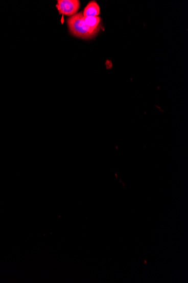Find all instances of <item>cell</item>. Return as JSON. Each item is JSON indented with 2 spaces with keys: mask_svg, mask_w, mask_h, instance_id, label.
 <instances>
[{
  "mask_svg": "<svg viewBox=\"0 0 188 283\" xmlns=\"http://www.w3.org/2000/svg\"><path fill=\"white\" fill-rule=\"evenodd\" d=\"M85 23L86 25L93 31H98L101 30V27L99 26L101 23V18L99 17H85Z\"/></svg>",
  "mask_w": 188,
  "mask_h": 283,
  "instance_id": "4",
  "label": "cell"
},
{
  "mask_svg": "<svg viewBox=\"0 0 188 283\" xmlns=\"http://www.w3.org/2000/svg\"><path fill=\"white\" fill-rule=\"evenodd\" d=\"M67 24L70 33L81 39H91L100 31H93L86 25L82 12L72 16L67 20Z\"/></svg>",
  "mask_w": 188,
  "mask_h": 283,
  "instance_id": "1",
  "label": "cell"
},
{
  "mask_svg": "<svg viewBox=\"0 0 188 283\" xmlns=\"http://www.w3.org/2000/svg\"><path fill=\"white\" fill-rule=\"evenodd\" d=\"M80 7L78 0H59L57 8L60 14L73 16L77 14Z\"/></svg>",
  "mask_w": 188,
  "mask_h": 283,
  "instance_id": "2",
  "label": "cell"
},
{
  "mask_svg": "<svg viewBox=\"0 0 188 283\" xmlns=\"http://www.w3.org/2000/svg\"><path fill=\"white\" fill-rule=\"evenodd\" d=\"M100 13V7H99L98 3L96 2H91L88 3L85 8L83 15L85 17H98Z\"/></svg>",
  "mask_w": 188,
  "mask_h": 283,
  "instance_id": "3",
  "label": "cell"
}]
</instances>
